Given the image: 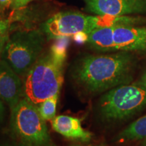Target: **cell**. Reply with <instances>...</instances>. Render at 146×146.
I'll return each instance as SVG.
<instances>
[{"instance_id": "obj_1", "label": "cell", "mask_w": 146, "mask_h": 146, "mask_svg": "<svg viewBox=\"0 0 146 146\" xmlns=\"http://www.w3.org/2000/svg\"><path fill=\"white\" fill-rule=\"evenodd\" d=\"M137 60L132 52L90 55L76 61L70 70L74 87L81 94L96 95L133 81Z\"/></svg>"}, {"instance_id": "obj_2", "label": "cell", "mask_w": 146, "mask_h": 146, "mask_svg": "<svg viewBox=\"0 0 146 146\" xmlns=\"http://www.w3.org/2000/svg\"><path fill=\"white\" fill-rule=\"evenodd\" d=\"M68 39H57L48 52L42 54L25 76L23 98L38 106L59 94L64 81L63 68Z\"/></svg>"}, {"instance_id": "obj_3", "label": "cell", "mask_w": 146, "mask_h": 146, "mask_svg": "<svg viewBox=\"0 0 146 146\" xmlns=\"http://www.w3.org/2000/svg\"><path fill=\"white\" fill-rule=\"evenodd\" d=\"M146 108V88L134 83L105 92L98 104L100 118L107 123L127 120Z\"/></svg>"}, {"instance_id": "obj_4", "label": "cell", "mask_w": 146, "mask_h": 146, "mask_svg": "<svg viewBox=\"0 0 146 146\" xmlns=\"http://www.w3.org/2000/svg\"><path fill=\"white\" fill-rule=\"evenodd\" d=\"M43 31H18L9 36L3 57L20 76H25L41 56L45 43Z\"/></svg>"}, {"instance_id": "obj_5", "label": "cell", "mask_w": 146, "mask_h": 146, "mask_svg": "<svg viewBox=\"0 0 146 146\" xmlns=\"http://www.w3.org/2000/svg\"><path fill=\"white\" fill-rule=\"evenodd\" d=\"M10 126L21 143L27 146H54L45 120L37 108L23 98L11 109Z\"/></svg>"}, {"instance_id": "obj_6", "label": "cell", "mask_w": 146, "mask_h": 146, "mask_svg": "<svg viewBox=\"0 0 146 146\" xmlns=\"http://www.w3.org/2000/svg\"><path fill=\"white\" fill-rule=\"evenodd\" d=\"M97 16H87L78 12H62L49 18L43 31L50 39L70 37L79 33L88 35L97 28Z\"/></svg>"}, {"instance_id": "obj_7", "label": "cell", "mask_w": 146, "mask_h": 146, "mask_svg": "<svg viewBox=\"0 0 146 146\" xmlns=\"http://www.w3.org/2000/svg\"><path fill=\"white\" fill-rule=\"evenodd\" d=\"M97 16H146V0H83Z\"/></svg>"}, {"instance_id": "obj_8", "label": "cell", "mask_w": 146, "mask_h": 146, "mask_svg": "<svg viewBox=\"0 0 146 146\" xmlns=\"http://www.w3.org/2000/svg\"><path fill=\"white\" fill-rule=\"evenodd\" d=\"M24 83L5 60H0V99L12 109L23 98Z\"/></svg>"}, {"instance_id": "obj_9", "label": "cell", "mask_w": 146, "mask_h": 146, "mask_svg": "<svg viewBox=\"0 0 146 146\" xmlns=\"http://www.w3.org/2000/svg\"><path fill=\"white\" fill-rule=\"evenodd\" d=\"M114 41L116 51L146 52V27H114Z\"/></svg>"}, {"instance_id": "obj_10", "label": "cell", "mask_w": 146, "mask_h": 146, "mask_svg": "<svg viewBox=\"0 0 146 146\" xmlns=\"http://www.w3.org/2000/svg\"><path fill=\"white\" fill-rule=\"evenodd\" d=\"M51 121L53 129L68 139L87 142L93 137L92 133L82 127L81 120L77 118L60 115Z\"/></svg>"}, {"instance_id": "obj_11", "label": "cell", "mask_w": 146, "mask_h": 146, "mask_svg": "<svg viewBox=\"0 0 146 146\" xmlns=\"http://www.w3.org/2000/svg\"><path fill=\"white\" fill-rule=\"evenodd\" d=\"M114 30V27H97L88 34L87 43L91 48L98 52H116Z\"/></svg>"}, {"instance_id": "obj_12", "label": "cell", "mask_w": 146, "mask_h": 146, "mask_svg": "<svg viewBox=\"0 0 146 146\" xmlns=\"http://www.w3.org/2000/svg\"><path fill=\"white\" fill-rule=\"evenodd\" d=\"M146 138V115L131 123L117 136L119 141H137Z\"/></svg>"}, {"instance_id": "obj_13", "label": "cell", "mask_w": 146, "mask_h": 146, "mask_svg": "<svg viewBox=\"0 0 146 146\" xmlns=\"http://www.w3.org/2000/svg\"><path fill=\"white\" fill-rule=\"evenodd\" d=\"M58 98L59 94L54 95L36 106L42 118L45 120H52L56 116Z\"/></svg>"}, {"instance_id": "obj_14", "label": "cell", "mask_w": 146, "mask_h": 146, "mask_svg": "<svg viewBox=\"0 0 146 146\" xmlns=\"http://www.w3.org/2000/svg\"><path fill=\"white\" fill-rule=\"evenodd\" d=\"M14 20L12 18L8 19H0V35L8 33L9 29L10 28L11 24Z\"/></svg>"}, {"instance_id": "obj_15", "label": "cell", "mask_w": 146, "mask_h": 146, "mask_svg": "<svg viewBox=\"0 0 146 146\" xmlns=\"http://www.w3.org/2000/svg\"><path fill=\"white\" fill-rule=\"evenodd\" d=\"M33 0H13L12 5L14 9L18 10V9H21L25 7V5H27L29 3H30Z\"/></svg>"}, {"instance_id": "obj_16", "label": "cell", "mask_w": 146, "mask_h": 146, "mask_svg": "<svg viewBox=\"0 0 146 146\" xmlns=\"http://www.w3.org/2000/svg\"><path fill=\"white\" fill-rule=\"evenodd\" d=\"M8 39H9L8 33L0 35V58H1V56H2L3 50H4L5 44H6Z\"/></svg>"}, {"instance_id": "obj_17", "label": "cell", "mask_w": 146, "mask_h": 146, "mask_svg": "<svg viewBox=\"0 0 146 146\" xmlns=\"http://www.w3.org/2000/svg\"><path fill=\"white\" fill-rule=\"evenodd\" d=\"M135 83H137L138 85H141V86L146 88V69L144 70L143 74H141V77L139 78Z\"/></svg>"}, {"instance_id": "obj_18", "label": "cell", "mask_w": 146, "mask_h": 146, "mask_svg": "<svg viewBox=\"0 0 146 146\" xmlns=\"http://www.w3.org/2000/svg\"><path fill=\"white\" fill-rule=\"evenodd\" d=\"M12 2L13 0H0V8L1 10H4L10 7V5H12Z\"/></svg>"}, {"instance_id": "obj_19", "label": "cell", "mask_w": 146, "mask_h": 146, "mask_svg": "<svg viewBox=\"0 0 146 146\" xmlns=\"http://www.w3.org/2000/svg\"><path fill=\"white\" fill-rule=\"evenodd\" d=\"M3 101L0 99V120H1V118L3 117V112H4V106H3Z\"/></svg>"}, {"instance_id": "obj_20", "label": "cell", "mask_w": 146, "mask_h": 146, "mask_svg": "<svg viewBox=\"0 0 146 146\" xmlns=\"http://www.w3.org/2000/svg\"><path fill=\"white\" fill-rule=\"evenodd\" d=\"M1 146H27L25 145H24V144L21 143L20 144V145H1Z\"/></svg>"}, {"instance_id": "obj_21", "label": "cell", "mask_w": 146, "mask_h": 146, "mask_svg": "<svg viewBox=\"0 0 146 146\" xmlns=\"http://www.w3.org/2000/svg\"><path fill=\"white\" fill-rule=\"evenodd\" d=\"M141 146H146V138H145V139H144L142 140Z\"/></svg>"}, {"instance_id": "obj_22", "label": "cell", "mask_w": 146, "mask_h": 146, "mask_svg": "<svg viewBox=\"0 0 146 146\" xmlns=\"http://www.w3.org/2000/svg\"><path fill=\"white\" fill-rule=\"evenodd\" d=\"M1 11H2V10H1V8H0V12H1Z\"/></svg>"}]
</instances>
